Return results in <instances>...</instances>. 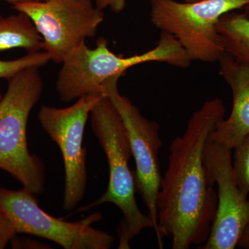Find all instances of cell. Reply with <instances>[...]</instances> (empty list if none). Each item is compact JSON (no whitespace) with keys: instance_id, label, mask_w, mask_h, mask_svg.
Masks as SVG:
<instances>
[{"instance_id":"obj_1","label":"cell","mask_w":249,"mask_h":249,"mask_svg":"<svg viewBox=\"0 0 249 249\" xmlns=\"http://www.w3.org/2000/svg\"><path fill=\"white\" fill-rule=\"evenodd\" d=\"M226 109L220 98L205 102L188 121L183 135L171 142L168 169L157 200L158 232L171 239L173 249L201 245L209 237L217 206L215 185L204 160L208 141Z\"/></svg>"},{"instance_id":"obj_20","label":"cell","mask_w":249,"mask_h":249,"mask_svg":"<svg viewBox=\"0 0 249 249\" xmlns=\"http://www.w3.org/2000/svg\"><path fill=\"white\" fill-rule=\"evenodd\" d=\"M244 11H245L244 14L246 15V16H247V17H248L249 18V4L248 5H247V6H246L244 8Z\"/></svg>"},{"instance_id":"obj_16","label":"cell","mask_w":249,"mask_h":249,"mask_svg":"<svg viewBox=\"0 0 249 249\" xmlns=\"http://www.w3.org/2000/svg\"><path fill=\"white\" fill-rule=\"evenodd\" d=\"M16 235L14 224L0 208V249H4Z\"/></svg>"},{"instance_id":"obj_11","label":"cell","mask_w":249,"mask_h":249,"mask_svg":"<svg viewBox=\"0 0 249 249\" xmlns=\"http://www.w3.org/2000/svg\"><path fill=\"white\" fill-rule=\"evenodd\" d=\"M218 62L219 74L231 89L232 107L229 117L218 123L211 138L232 150L249 134V65L227 53Z\"/></svg>"},{"instance_id":"obj_17","label":"cell","mask_w":249,"mask_h":249,"mask_svg":"<svg viewBox=\"0 0 249 249\" xmlns=\"http://www.w3.org/2000/svg\"><path fill=\"white\" fill-rule=\"evenodd\" d=\"M95 6L103 10L109 8L116 14L124 11L126 6V0H93Z\"/></svg>"},{"instance_id":"obj_10","label":"cell","mask_w":249,"mask_h":249,"mask_svg":"<svg viewBox=\"0 0 249 249\" xmlns=\"http://www.w3.org/2000/svg\"><path fill=\"white\" fill-rule=\"evenodd\" d=\"M204 160L217 187V206L211 232L202 249H234L249 223L248 195L237 186L232 172V150L209 139Z\"/></svg>"},{"instance_id":"obj_6","label":"cell","mask_w":249,"mask_h":249,"mask_svg":"<svg viewBox=\"0 0 249 249\" xmlns=\"http://www.w3.org/2000/svg\"><path fill=\"white\" fill-rule=\"evenodd\" d=\"M0 208L17 234L42 237L65 249H109L114 242L112 235L92 227L102 219L100 213L78 222H67L41 209L34 195L24 188L14 191L0 187Z\"/></svg>"},{"instance_id":"obj_3","label":"cell","mask_w":249,"mask_h":249,"mask_svg":"<svg viewBox=\"0 0 249 249\" xmlns=\"http://www.w3.org/2000/svg\"><path fill=\"white\" fill-rule=\"evenodd\" d=\"M90 124L107 157L109 183L99 199L74 213L84 212L106 203L115 205L124 218L119 249H129L131 240L147 228L154 229V225L148 214L139 209L136 201L134 174L129 165L132 152L128 133L119 111L107 96H103L93 108Z\"/></svg>"},{"instance_id":"obj_19","label":"cell","mask_w":249,"mask_h":249,"mask_svg":"<svg viewBox=\"0 0 249 249\" xmlns=\"http://www.w3.org/2000/svg\"><path fill=\"white\" fill-rule=\"evenodd\" d=\"M4 1L12 5L18 2H22V1H38V2H43V1H50V0H4Z\"/></svg>"},{"instance_id":"obj_9","label":"cell","mask_w":249,"mask_h":249,"mask_svg":"<svg viewBox=\"0 0 249 249\" xmlns=\"http://www.w3.org/2000/svg\"><path fill=\"white\" fill-rule=\"evenodd\" d=\"M120 77H114L103 85L105 95L120 114L128 133L132 157L135 160L134 171L136 191L148 210L156 235L158 232L157 200L160 193V175L158 153L162 145L160 124L142 115L137 106L118 89Z\"/></svg>"},{"instance_id":"obj_13","label":"cell","mask_w":249,"mask_h":249,"mask_svg":"<svg viewBox=\"0 0 249 249\" xmlns=\"http://www.w3.org/2000/svg\"><path fill=\"white\" fill-rule=\"evenodd\" d=\"M216 28L224 52L249 65V18L232 11L220 18Z\"/></svg>"},{"instance_id":"obj_5","label":"cell","mask_w":249,"mask_h":249,"mask_svg":"<svg viewBox=\"0 0 249 249\" xmlns=\"http://www.w3.org/2000/svg\"><path fill=\"white\" fill-rule=\"evenodd\" d=\"M249 4V0H150V20L176 37L191 60L213 63L225 53L216 28L218 21Z\"/></svg>"},{"instance_id":"obj_7","label":"cell","mask_w":249,"mask_h":249,"mask_svg":"<svg viewBox=\"0 0 249 249\" xmlns=\"http://www.w3.org/2000/svg\"><path fill=\"white\" fill-rule=\"evenodd\" d=\"M31 18L42 37V50L51 60L62 63L85 39L96 36L104 20L92 0L22 1L11 5Z\"/></svg>"},{"instance_id":"obj_18","label":"cell","mask_w":249,"mask_h":249,"mask_svg":"<svg viewBox=\"0 0 249 249\" xmlns=\"http://www.w3.org/2000/svg\"><path fill=\"white\" fill-rule=\"evenodd\" d=\"M237 247L249 249V223L241 235L238 243H237Z\"/></svg>"},{"instance_id":"obj_23","label":"cell","mask_w":249,"mask_h":249,"mask_svg":"<svg viewBox=\"0 0 249 249\" xmlns=\"http://www.w3.org/2000/svg\"><path fill=\"white\" fill-rule=\"evenodd\" d=\"M203 1V0H196V1Z\"/></svg>"},{"instance_id":"obj_4","label":"cell","mask_w":249,"mask_h":249,"mask_svg":"<svg viewBox=\"0 0 249 249\" xmlns=\"http://www.w3.org/2000/svg\"><path fill=\"white\" fill-rule=\"evenodd\" d=\"M40 67L25 69L8 80L0 101V169L34 195L44 191L45 165L28 147L27 124L44 89Z\"/></svg>"},{"instance_id":"obj_15","label":"cell","mask_w":249,"mask_h":249,"mask_svg":"<svg viewBox=\"0 0 249 249\" xmlns=\"http://www.w3.org/2000/svg\"><path fill=\"white\" fill-rule=\"evenodd\" d=\"M232 172L239 188L247 195L249 193V134L235 148Z\"/></svg>"},{"instance_id":"obj_14","label":"cell","mask_w":249,"mask_h":249,"mask_svg":"<svg viewBox=\"0 0 249 249\" xmlns=\"http://www.w3.org/2000/svg\"><path fill=\"white\" fill-rule=\"evenodd\" d=\"M50 60V55L45 51L29 52L27 55L16 60H0V79L9 80L25 69L44 66Z\"/></svg>"},{"instance_id":"obj_2","label":"cell","mask_w":249,"mask_h":249,"mask_svg":"<svg viewBox=\"0 0 249 249\" xmlns=\"http://www.w3.org/2000/svg\"><path fill=\"white\" fill-rule=\"evenodd\" d=\"M154 62L187 68L191 60L176 37L163 31L153 49L126 58L111 52L107 40L101 37L94 49L89 48L85 42L64 60L55 88L60 99L65 103L86 95L106 96L103 85L108 80L122 76L136 65Z\"/></svg>"},{"instance_id":"obj_21","label":"cell","mask_w":249,"mask_h":249,"mask_svg":"<svg viewBox=\"0 0 249 249\" xmlns=\"http://www.w3.org/2000/svg\"><path fill=\"white\" fill-rule=\"evenodd\" d=\"M184 1H187V2H193V1H196V0H184Z\"/></svg>"},{"instance_id":"obj_22","label":"cell","mask_w":249,"mask_h":249,"mask_svg":"<svg viewBox=\"0 0 249 249\" xmlns=\"http://www.w3.org/2000/svg\"><path fill=\"white\" fill-rule=\"evenodd\" d=\"M3 94L2 92H1V88H0V101H1V98H2Z\"/></svg>"},{"instance_id":"obj_8","label":"cell","mask_w":249,"mask_h":249,"mask_svg":"<svg viewBox=\"0 0 249 249\" xmlns=\"http://www.w3.org/2000/svg\"><path fill=\"white\" fill-rule=\"evenodd\" d=\"M103 96L86 95L67 107L42 106L37 115L42 128L61 152L65 167L63 209L66 211L74 209L84 198L88 182L85 127L91 110Z\"/></svg>"},{"instance_id":"obj_12","label":"cell","mask_w":249,"mask_h":249,"mask_svg":"<svg viewBox=\"0 0 249 249\" xmlns=\"http://www.w3.org/2000/svg\"><path fill=\"white\" fill-rule=\"evenodd\" d=\"M3 16L0 14V52L24 49L29 52L42 49V37L34 22L23 12Z\"/></svg>"}]
</instances>
